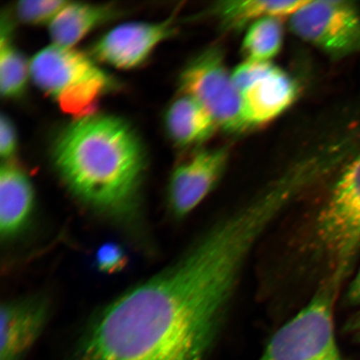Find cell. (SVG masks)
Returning <instances> with one entry per match:
<instances>
[{
    "label": "cell",
    "mask_w": 360,
    "mask_h": 360,
    "mask_svg": "<svg viewBox=\"0 0 360 360\" xmlns=\"http://www.w3.org/2000/svg\"><path fill=\"white\" fill-rule=\"evenodd\" d=\"M256 246L244 224L214 220L172 264L103 310L79 360H208Z\"/></svg>",
    "instance_id": "1"
},
{
    "label": "cell",
    "mask_w": 360,
    "mask_h": 360,
    "mask_svg": "<svg viewBox=\"0 0 360 360\" xmlns=\"http://www.w3.org/2000/svg\"><path fill=\"white\" fill-rule=\"evenodd\" d=\"M52 159L69 190L94 210L126 218L137 209L146 151L132 126L120 117L75 120L56 139Z\"/></svg>",
    "instance_id": "2"
},
{
    "label": "cell",
    "mask_w": 360,
    "mask_h": 360,
    "mask_svg": "<svg viewBox=\"0 0 360 360\" xmlns=\"http://www.w3.org/2000/svg\"><path fill=\"white\" fill-rule=\"evenodd\" d=\"M305 242L309 257L330 269L327 277L343 282L360 247V154L338 178Z\"/></svg>",
    "instance_id": "3"
},
{
    "label": "cell",
    "mask_w": 360,
    "mask_h": 360,
    "mask_svg": "<svg viewBox=\"0 0 360 360\" xmlns=\"http://www.w3.org/2000/svg\"><path fill=\"white\" fill-rule=\"evenodd\" d=\"M30 68L35 84L75 120L96 114L102 98L116 87L106 72L74 48L53 44L36 53Z\"/></svg>",
    "instance_id": "4"
},
{
    "label": "cell",
    "mask_w": 360,
    "mask_h": 360,
    "mask_svg": "<svg viewBox=\"0 0 360 360\" xmlns=\"http://www.w3.org/2000/svg\"><path fill=\"white\" fill-rule=\"evenodd\" d=\"M341 282L332 277L274 333L258 360H346L338 346L334 304Z\"/></svg>",
    "instance_id": "5"
},
{
    "label": "cell",
    "mask_w": 360,
    "mask_h": 360,
    "mask_svg": "<svg viewBox=\"0 0 360 360\" xmlns=\"http://www.w3.org/2000/svg\"><path fill=\"white\" fill-rule=\"evenodd\" d=\"M179 83L183 96L199 103L219 127L229 132L248 129L240 94L225 65L220 48L207 49L188 63Z\"/></svg>",
    "instance_id": "6"
},
{
    "label": "cell",
    "mask_w": 360,
    "mask_h": 360,
    "mask_svg": "<svg viewBox=\"0 0 360 360\" xmlns=\"http://www.w3.org/2000/svg\"><path fill=\"white\" fill-rule=\"evenodd\" d=\"M290 28L334 58L360 52V12L349 1H309L290 17Z\"/></svg>",
    "instance_id": "7"
},
{
    "label": "cell",
    "mask_w": 360,
    "mask_h": 360,
    "mask_svg": "<svg viewBox=\"0 0 360 360\" xmlns=\"http://www.w3.org/2000/svg\"><path fill=\"white\" fill-rule=\"evenodd\" d=\"M229 156L227 148L202 150L175 167L168 188L174 217H186L214 191L226 169Z\"/></svg>",
    "instance_id": "8"
},
{
    "label": "cell",
    "mask_w": 360,
    "mask_h": 360,
    "mask_svg": "<svg viewBox=\"0 0 360 360\" xmlns=\"http://www.w3.org/2000/svg\"><path fill=\"white\" fill-rule=\"evenodd\" d=\"M175 32L174 18L158 22H126L102 36L94 44L92 53L98 60L117 69H134Z\"/></svg>",
    "instance_id": "9"
},
{
    "label": "cell",
    "mask_w": 360,
    "mask_h": 360,
    "mask_svg": "<svg viewBox=\"0 0 360 360\" xmlns=\"http://www.w3.org/2000/svg\"><path fill=\"white\" fill-rule=\"evenodd\" d=\"M248 128L266 124L292 105L299 94L296 81L267 62L260 74L240 92Z\"/></svg>",
    "instance_id": "10"
},
{
    "label": "cell",
    "mask_w": 360,
    "mask_h": 360,
    "mask_svg": "<svg viewBox=\"0 0 360 360\" xmlns=\"http://www.w3.org/2000/svg\"><path fill=\"white\" fill-rule=\"evenodd\" d=\"M47 314L46 301L34 297L3 304L0 360H20L37 340Z\"/></svg>",
    "instance_id": "11"
},
{
    "label": "cell",
    "mask_w": 360,
    "mask_h": 360,
    "mask_svg": "<svg viewBox=\"0 0 360 360\" xmlns=\"http://www.w3.org/2000/svg\"><path fill=\"white\" fill-rule=\"evenodd\" d=\"M34 193L26 174L11 162L0 169V232L13 238L26 226L33 212Z\"/></svg>",
    "instance_id": "12"
},
{
    "label": "cell",
    "mask_w": 360,
    "mask_h": 360,
    "mask_svg": "<svg viewBox=\"0 0 360 360\" xmlns=\"http://www.w3.org/2000/svg\"><path fill=\"white\" fill-rule=\"evenodd\" d=\"M120 15L114 4L70 2L49 24V34L53 44L73 48L96 27Z\"/></svg>",
    "instance_id": "13"
},
{
    "label": "cell",
    "mask_w": 360,
    "mask_h": 360,
    "mask_svg": "<svg viewBox=\"0 0 360 360\" xmlns=\"http://www.w3.org/2000/svg\"><path fill=\"white\" fill-rule=\"evenodd\" d=\"M165 123L169 136L179 147L202 143L219 127L199 103L183 94L168 108Z\"/></svg>",
    "instance_id": "14"
},
{
    "label": "cell",
    "mask_w": 360,
    "mask_h": 360,
    "mask_svg": "<svg viewBox=\"0 0 360 360\" xmlns=\"http://www.w3.org/2000/svg\"><path fill=\"white\" fill-rule=\"evenodd\" d=\"M307 1H269V0H228L216 3L210 13L225 30L236 31L266 17L291 16Z\"/></svg>",
    "instance_id": "15"
},
{
    "label": "cell",
    "mask_w": 360,
    "mask_h": 360,
    "mask_svg": "<svg viewBox=\"0 0 360 360\" xmlns=\"http://www.w3.org/2000/svg\"><path fill=\"white\" fill-rule=\"evenodd\" d=\"M11 25L2 20L0 39V89L4 97L16 98L25 92L30 68L11 42Z\"/></svg>",
    "instance_id": "16"
},
{
    "label": "cell",
    "mask_w": 360,
    "mask_h": 360,
    "mask_svg": "<svg viewBox=\"0 0 360 360\" xmlns=\"http://www.w3.org/2000/svg\"><path fill=\"white\" fill-rule=\"evenodd\" d=\"M283 39L281 18L266 17L248 28L242 44L245 61L270 62L281 51Z\"/></svg>",
    "instance_id": "17"
},
{
    "label": "cell",
    "mask_w": 360,
    "mask_h": 360,
    "mask_svg": "<svg viewBox=\"0 0 360 360\" xmlns=\"http://www.w3.org/2000/svg\"><path fill=\"white\" fill-rule=\"evenodd\" d=\"M69 1L63 0H25L16 6L19 19L30 25L49 24Z\"/></svg>",
    "instance_id": "18"
},
{
    "label": "cell",
    "mask_w": 360,
    "mask_h": 360,
    "mask_svg": "<svg viewBox=\"0 0 360 360\" xmlns=\"http://www.w3.org/2000/svg\"><path fill=\"white\" fill-rule=\"evenodd\" d=\"M126 256L122 249L115 244H106L98 249L96 264L102 272L112 274L124 267Z\"/></svg>",
    "instance_id": "19"
},
{
    "label": "cell",
    "mask_w": 360,
    "mask_h": 360,
    "mask_svg": "<svg viewBox=\"0 0 360 360\" xmlns=\"http://www.w3.org/2000/svg\"><path fill=\"white\" fill-rule=\"evenodd\" d=\"M17 148L15 129L8 116L0 118V155L3 160H10L15 155Z\"/></svg>",
    "instance_id": "20"
},
{
    "label": "cell",
    "mask_w": 360,
    "mask_h": 360,
    "mask_svg": "<svg viewBox=\"0 0 360 360\" xmlns=\"http://www.w3.org/2000/svg\"><path fill=\"white\" fill-rule=\"evenodd\" d=\"M346 300L350 305H360V269L349 285Z\"/></svg>",
    "instance_id": "21"
},
{
    "label": "cell",
    "mask_w": 360,
    "mask_h": 360,
    "mask_svg": "<svg viewBox=\"0 0 360 360\" xmlns=\"http://www.w3.org/2000/svg\"><path fill=\"white\" fill-rule=\"evenodd\" d=\"M345 328L350 332H360V311L349 319Z\"/></svg>",
    "instance_id": "22"
},
{
    "label": "cell",
    "mask_w": 360,
    "mask_h": 360,
    "mask_svg": "<svg viewBox=\"0 0 360 360\" xmlns=\"http://www.w3.org/2000/svg\"><path fill=\"white\" fill-rule=\"evenodd\" d=\"M358 334H359V340H360V332L358 333Z\"/></svg>",
    "instance_id": "23"
}]
</instances>
